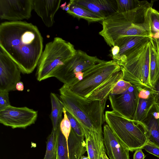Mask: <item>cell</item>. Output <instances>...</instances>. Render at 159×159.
<instances>
[{"instance_id":"obj_1","label":"cell","mask_w":159,"mask_h":159,"mask_svg":"<svg viewBox=\"0 0 159 159\" xmlns=\"http://www.w3.org/2000/svg\"><path fill=\"white\" fill-rule=\"evenodd\" d=\"M43 39L38 27L31 23L17 21L0 25L1 50L23 74L32 73L43 52Z\"/></svg>"},{"instance_id":"obj_2","label":"cell","mask_w":159,"mask_h":159,"mask_svg":"<svg viewBox=\"0 0 159 159\" xmlns=\"http://www.w3.org/2000/svg\"><path fill=\"white\" fill-rule=\"evenodd\" d=\"M120 66L124 80L137 86L152 89L159 76L157 42L150 37L129 51Z\"/></svg>"},{"instance_id":"obj_3","label":"cell","mask_w":159,"mask_h":159,"mask_svg":"<svg viewBox=\"0 0 159 159\" xmlns=\"http://www.w3.org/2000/svg\"><path fill=\"white\" fill-rule=\"evenodd\" d=\"M83 72L82 80L68 87L74 93L91 100L108 98L116 84L123 77L120 66L113 60H104Z\"/></svg>"},{"instance_id":"obj_4","label":"cell","mask_w":159,"mask_h":159,"mask_svg":"<svg viewBox=\"0 0 159 159\" xmlns=\"http://www.w3.org/2000/svg\"><path fill=\"white\" fill-rule=\"evenodd\" d=\"M152 3H145L131 11L124 12L116 11L108 16L102 21V29L99 34L109 46H114L121 37L133 36L149 37L144 23L146 10Z\"/></svg>"},{"instance_id":"obj_5","label":"cell","mask_w":159,"mask_h":159,"mask_svg":"<svg viewBox=\"0 0 159 159\" xmlns=\"http://www.w3.org/2000/svg\"><path fill=\"white\" fill-rule=\"evenodd\" d=\"M59 91V98L64 108L77 120L84 132L103 133L104 111L108 98L102 101L90 100L74 93L64 84Z\"/></svg>"},{"instance_id":"obj_6","label":"cell","mask_w":159,"mask_h":159,"mask_svg":"<svg viewBox=\"0 0 159 159\" xmlns=\"http://www.w3.org/2000/svg\"><path fill=\"white\" fill-rule=\"evenodd\" d=\"M105 121L119 142L131 152L143 149L149 141L142 122L127 119L113 110L105 112Z\"/></svg>"},{"instance_id":"obj_7","label":"cell","mask_w":159,"mask_h":159,"mask_svg":"<svg viewBox=\"0 0 159 159\" xmlns=\"http://www.w3.org/2000/svg\"><path fill=\"white\" fill-rule=\"evenodd\" d=\"M76 51L73 44L60 37L47 43L37 66V80L41 81L50 78L54 70L73 57Z\"/></svg>"},{"instance_id":"obj_8","label":"cell","mask_w":159,"mask_h":159,"mask_svg":"<svg viewBox=\"0 0 159 159\" xmlns=\"http://www.w3.org/2000/svg\"><path fill=\"white\" fill-rule=\"evenodd\" d=\"M104 61L96 56H90L81 50H77L73 57L54 70L50 78L55 77L69 87L76 83L75 76L77 73L83 72L92 66Z\"/></svg>"},{"instance_id":"obj_9","label":"cell","mask_w":159,"mask_h":159,"mask_svg":"<svg viewBox=\"0 0 159 159\" xmlns=\"http://www.w3.org/2000/svg\"><path fill=\"white\" fill-rule=\"evenodd\" d=\"M38 115L37 111L27 107L10 105L0 111V123L12 129H25L35 123Z\"/></svg>"},{"instance_id":"obj_10","label":"cell","mask_w":159,"mask_h":159,"mask_svg":"<svg viewBox=\"0 0 159 159\" xmlns=\"http://www.w3.org/2000/svg\"><path fill=\"white\" fill-rule=\"evenodd\" d=\"M108 99L113 111L127 119L134 120L138 105L137 86L132 84L126 91L120 94L111 93Z\"/></svg>"},{"instance_id":"obj_11","label":"cell","mask_w":159,"mask_h":159,"mask_svg":"<svg viewBox=\"0 0 159 159\" xmlns=\"http://www.w3.org/2000/svg\"><path fill=\"white\" fill-rule=\"evenodd\" d=\"M33 9V0H0V18L14 21L28 19Z\"/></svg>"},{"instance_id":"obj_12","label":"cell","mask_w":159,"mask_h":159,"mask_svg":"<svg viewBox=\"0 0 159 159\" xmlns=\"http://www.w3.org/2000/svg\"><path fill=\"white\" fill-rule=\"evenodd\" d=\"M21 72L17 65L0 50V90L8 92L16 90V84L21 79Z\"/></svg>"},{"instance_id":"obj_13","label":"cell","mask_w":159,"mask_h":159,"mask_svg":"<svg viewBox=\"0 0 159 159\" xmlns=\"http://www.w3.org/2000/svg\"><path fill=\"white\" fill-rule=\"evenodd\" d=\"M105 150L110 159H130L129 150L121 144L107 124L103 126Z\"/></svg>"},{"instance_id":"obj_14","label":"cell","mask_w":159,"mask_h":159,"mask_svg":"<svg viewBox=\"0 0 159 159\" xmlns=\"http://www.w3.org/2000/svg\"><path fill=\"white\" fill-rule=\"evenodd\" d=\"M73 1L75 3L104 19L117 11L116 0H73Z\"/></svg>"},{"instance_id":"obj_15","label":"cell","mask_w":159,"mask_h":159,"mask_svg":"<svg viewBox=\"0 0 159 159\" xmlns=\"http://www.w3.org/2000/svg\"><path fill=\"white\" fill-rule=\"evenodd\" d=\"M61 2V0H33V9L47 27H50L53 25L54 16Z\"/></svg>"},{"instance_id":"obj_16","label":"cell","mask_w":159,"mask_h":159,"mask_svg":"<svg viewBox=\"0 0 159 159\" xmlns=\"http://www.w3.org/2000/svg\"><path fill=\"white\" fill-rule=\"evenodd\" d=\"M138 105L134 120L142 122L151 108L156 104L152 89L137 86Z\"/></svg>"},{"instance_id":"obj_17","label":"cell","mask_w":159,"mask_h":159,"mask_svg":"<svg viewBox=\"0 0 159 159\" xmlns=\"http://www.w3.org/2000/svg\"><path fill=\"white\" fill-rule=\"evenodd\" d=\"M84 133L88 157L90 159H101L106 152L103 133L92 131Z\"/></svg>"},{"instance_id":"obj_18","label":"cell","mask_w":159,"mask_h":159,"mask_svg":"<svg viewBox=\"0 0 159 159\" xmlns=\"http://www.w3.org/2000/svg\"><path fill=\"white\" fill-rule=\"evenodd\" d=\"M142 122L147 128L149 141L159 147V106L155 104Z\"/></svg>"},{"instance_id":"obj_19","label":"cell","mask_w":159,"mask_h":159,"mask_svg":"<svg viewBox=\"0 0 159 159\" xmlns=\"http://www.w3.org/2000/svg\"><path fill=\"white\" fill-rule=\"evenodd\" d=\"M149 38L148 37L133 36H125L119 39L115 44L119 48L120 61L118 64L120 66L124 61L125 56L129 51Z\"/></svg>"},{"instance_id":"obj_20","label":"cell","mask_w":159,"mask_h":159,"mask_svg":"<svg viewBox=\"0 0 159 159\" xmlns=\"http://www.w3.org/2000/svg\"><path fill=\"white\" fill-rule=\"evenodd\" d=\"M84 138L77 135L71 128L67 142L69 159H80L87 151Z\"/></svg>"},{"instance_id":"obj_21","label":"cell","mask_w":159,"mask_h":159,"mask_svg":"<svg viewBox=\"0 0 159 159\" xmlns=\"http://www.w3.org/2000/svg\"><path fill=\"white\" fill-rule=\"evenodd\" d=\"M144 23L149 37L159 39V12L152 6L149 7L145 14Z\"/></svg>"},{"instance_id":"obj_22","label":"cell","mask_w":159,"mask_h":159,"mask_svg":"<svg viewBox=\"0 0 159 159\" xmlns=\"http://www.w3.org/2000/svg\"><path fill=\"white\" fill-rule=\"evenodd\" d=\"M68 5L67 13L74 17L84 19L89 23L102 21L104 19L75 3L73 0H70Z\"/></svg>"},{"instance_id":"obj_23","label":"cell","mask_w":159,"mask_h":159,"mask_svg":"<svg viewBox=\"0 0 159 159\" xmlns=\"http://www.w3.org/2000/svg\"><path fill=\"white\" fill-rule=\"evenodd\" d=\"M52 110L50 114L52 129L56 131L62 120V114L64 107L60 98L55 93H51L50 95Z\"/></svg>"},{"instance_id":"obj_24","label":"cell","mask_w":159,"mask_h":159,"mask_svg":"<svg viewBox=\"0 0 159 159\" xmlns=\"http://www.w3.org/2000/svg\"><path fill=\"white\" fill-rule=\"evenodd\" d=\"M56 159H69L67 141L59 125L56 132Z\"/></svg>"},{"instance_id":"obj_25","label":"cell","mask_w":159,"mask_h":159,"mask_svg":"<svg viewBox=\"0 0 159 159\" xmlns=\"http://www.w3.org/2000/svg\"><path fill=\"white\" fill-rule=\"evenodd\" d=\"M146 1H140L138 0H117V11L121 13L132 10L142 5Z\"/></svg>"},{"instance_id":"obj_26","label":"cell","mask_w":159,"mask_h":159,"mask_svg":"<svg viewBox=\"0 0 159 159\" xmlns=\"http://www.w3.org/2000/svg\"><path fill=\"white\" fill-rule=\"evenodd\" d=\"M56 132L52 129L46 142V149L43 159H56Z\"/></svg>"},{"instance_id":"obj_27","label":"cell","mask_w":159,"mask_h":159,"mask_svg":"<svg viewBox=\"0 0 159 159\" xmlns=\"http://www.w3.org/2000/svg\"><path fill=\"white\" fill-rule=\"evenodd\" d=\"M64 117L59 125L60 130L66 138L67 142L68 138L70 133L71 127L70 121L66 114V111L64 108L63 109Z\"/></svg>"},{"instance_id":"obj_28","label":"cell","mask_w":159,"mask_h":159,"mask_svg":"<svg viewBox=\"0 0 159 159\" xmlns=\"http://www.w3.org/2000/svg\"><path fill=\"white\" fill-rule=\"evenodd\" d=\"M132 84L130 82L123 79L120 80L115 85L111 93L114 94H121L126 91Z\"/></svg>"},{"instance_id":"obj_29","label":"cell","mask_w":159,"mask_h":159,"mask_svg":"<svg viewBox=\"0 0 159 159\" xmlns=\"http://www.w3.org/2000/svg\"><path fill=\"white\" fill-rule=\"evenodd\" d=\"M66 111L72 129L78 135L84 136L83 129L78 122L70 113Z\"/></svg>"},{"instance_id":"obj_30","label":"cell","mask_w":159,"mask_h":159,"mask_svg":"<svg viewBox=\"0 0 159 159\" xmlns=\"http://www.w3.org/2000/svg\"><path fill=\"white\" fill-rule=\"evenodd\" d=\"M8 92L0 90V111L11 105L9 100Z\"/></svg>"},{"instance_id":"obj_31","label":"cell","mask_w":159,"mask_h":159,"mask_svg":"<svg viewBox=\"0 0 159 159\" xmlns=\"http://www.w3.org/2000/svg\"><path fill=\"white\" fill-rule=\"evenodd\" d=\"M143 148L147 152L159 158V147L150 142L149 141Z\"/></svg>"},{"instance_id":"obj_32","label":"cell","mask_w":159,"mask_h":159,"mask_svg":"<svg viewBox=\"0 0 159 159\" xmlns=\"http://www.w3.org/2000/svg\"><path fill=\"white\" fill-rule=\"evenodd\" d=\"M152 89L155 96L156 104L159 106V76L155 81Z\"/></svg>"},{"instance_id":"obj_33","label":"cell","mask_w":159,"mask_h":159,"mask_svg":"<svg viewBox=\"0 0 159 159\" xmlns=\"http://www.w3.org/2000/svg\"><path fill=\"white\" fill-rule=\"evenodd\" d=\"M142 149H139L135 151L133 155V159H144L145 156L142 151Z\"/></svg>"},{"instance_id":"obj_34","label":"cell","mask_w":159,"mask_h":159,"mask_svg":"<svg viewBox=\"0 0 159 159\" xmlns=\"http://www.w3.org/2000/svg\"><path fill=\"white\" fill-rule=\"evenodd\" d=\"M24 89V86L23 83L21 81L18 82L16 85V89L18 91H22Z\"/></svg>"},{"instance_id":"obj_35","label":"cell","mask_w":159,"mask_h":159,"mask_svg":"<svg viewBox=\"0 0 159 159\" xmlns=\"http://www.w3.org/2000/svg\"><path fill=\"white\" fill-rule=\"evenodd\" d=\"M102 157L103 159H109L106 154V152L103 153L102 155Z\"/></svg>"},{"instance_id":"obj_36","label":"cell","mask_w":159,"mask_h":159,"mask_svg":"<svg viewBox=\"0 0 159 159\" xmlns=\"http://www.w3.org/2000/svg\"><path fill=\"white\" fill-rule=\"evenodd\" d=\"M80 159H90L88 157H86L83 156L81 157Z\"/></svg>"},{"instance_id":"obj_37","label":"cell","mask_w":159,"mask_h":159,"mask_svg":"<svg viewBox=\"0 0 159 159\" xmlns=\"http://www.w3.org/2000/svg\"><path fill=\"white\" fill-rule=\"evenodd\" d=\"M155 40H156V41H157V43L158 45V46L159 49V39H156Z\"/></svg>"}]
</instances>
